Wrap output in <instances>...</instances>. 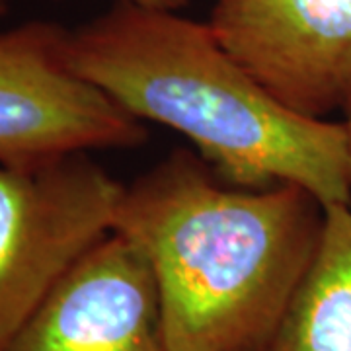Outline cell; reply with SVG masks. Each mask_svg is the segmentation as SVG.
<instances>
[{
	"instance_id": "cell-1",
	"label": "cell",
	"mask_w": 351,
	"mask_h": 351,
	"mask_svg": "<svg viewBox=\"0 0 351 351\" xmlns=\"http://www.w3.org/2000/svg\"><path fill=\"white\" fill-rule=\"evenodd\" d=\"M69 63L138 121L184 135L226 186L293 184L324 205H351L341 121L313 119L274 98L209 22L127 2L69 29Z\"/></svg>"
},
{
	"instance_id": "cell-2",
	"label": "cell",
	"mask_w": 351,
	"mask_h": 351,
	"mask_svg": "<svg viewBox=\"0 0 351 351\" xmlns=\"http://www.w3.org/2000/svg\"><path fill=\"white\" fill-rule=\"evenodd\" d=\"M324 213L299 186L232 188L178 149L123 186L113 232L151 265L172 351H263Z\"/></svg>"
},
{
	"instance_id": "cell-3",
	"label": "cell",
	"mask_w": 351,
	"mask_h": 351,
	"mask_svg": "<svg viewBox=\"0 0 351 351\" xmlns=\"http://www.w3.org/2000/svg\"><path fill=\"white\" fill-rule=\"evenodd\" d=\"M123 186L90 152L36 168L0 166V351L112 234Z\"/></svg>"
},
{
	"instance_id": "cell-4",
	"label": "cell",
	"mask_w": 351,
	"mask_h": 351,
	"mask_svg": "<svg viewBox=\"0 0 351 351\" xmlns=\"http://www.w3.org/2000/svg\"><path fill=\"white\" fill-rule=\"evenodd\" d=\"M66 39V27L45 20L0 32V166L36 168L147 141L143 121L76 75Z\"/></svg>"
},
{
	"instance_id": "cell-5",
	"label": "cell",
	"mask_w": 351,
	"mask_h": 351,
	"mask_svg": "<svg viewBox=\"0 0 351 351\" xmlns=\"http://www.w3.org/2000/svg\"><path fill=\"white\" fill-rule=\"evenodd\" d=\"M226 51L291 112L313 119L351 100V0H215Z\"/></svg>"
},
{
	"instance_id": "cell-6",
	"label": "cell",
	"mask_w": 351,
	"mask_h": 351,
	"mask_svg": "<svg viewBox=\"0 0 351 351\" xmlns=\"http://www.w3.org/2000/svg\"><path fill=\"white\" fill-rule=\"evenodd\" d=\"M6 351H172L149 262L121 234H108Z\"/></svg>"
},
{
	"instance_id": "cell-7",
	"label": "cell",
	"mask_w": 351,
	"mask_h": 351,
	"mask_svg": "<svg viewBox=\"0 0 351 351\" xmlns=\"http://www.w3.org/2000/svg\"><path fill=\"white\" fill-rule=\"evenodd\" d=\"M263 351H351V205L326 209L318 248Z\"/></svg>"
},
{
	"instance_id": "cell-8",
	"label": "cell",
	"mask_w": 351,
	"mask_h": 351,
	"mask_svg": "<svg viewBox=\"0 0 351 351\" xmlns=\"http://www.w3.org/2000/svg\"><path fill=\"white\" fill-rule=\"evenodd\" d=\"M117 2H127V4H135V6H143V8H152V10L178 12L180 8H184L191 0H117Z\"/></svg>"
},
{
	"instance_id": "cell-9",
	"label": "cell",
	"mask_w": 351,
	"mask_h": 351,
	"mask_svg": "<svg viewBox=\"0 0 351 351\" xmlns=\"http://www.w3.org/2000/svg\"><path fill=\"white\" fill-rule=\"evenodd\" d=\"M341 113H343V121H341V123H343V127H346V135H348V149H350V164H351V100Z\"/></svg>"
},
{
	"instance_id": "cell-10",
	"label": "cell",
	"mask_w": 351,
	"mask_h": 351,
	"mask_svg": "<svg viewBox=\"0 0 351 351\" xmlns=\"http://www.w3.org/2000/svg\"><path fill=\"white\" fill-rule=\"evenodd\" d=\"M8 12V0H0V18L6 16Z\"/></svg>"
}]
</instances>
